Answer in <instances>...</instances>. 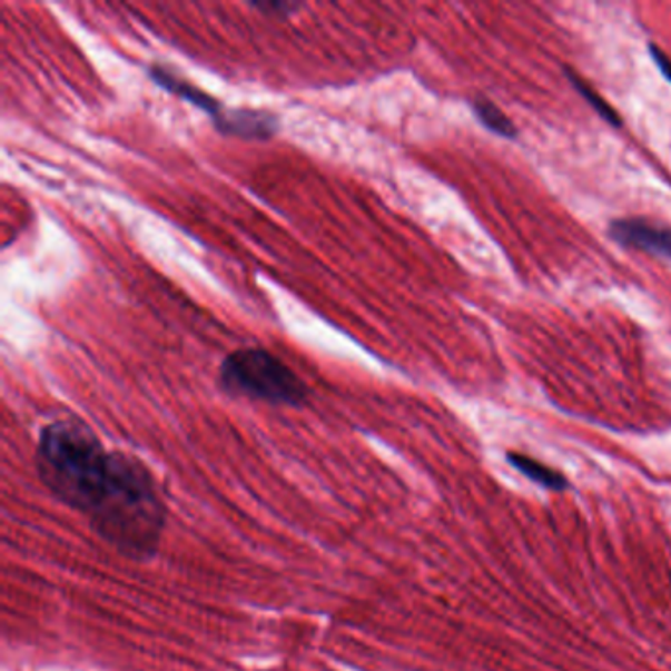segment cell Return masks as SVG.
Masks as SVG:
<instances>
[{"label": "cell", "mask_w": 671, "mask_h": 671, "mask_svg": "<svg viewBox=\"0 0 671 671\" xmlns=\"http://www.w3.org/2000/svg\"><path fill=\"white\" fill-rule=\"evenodd\" d=\"M93 530L122 555L152 557L166 522V506L142 461L115 451L99 499L89 512Z\"/></svg>", "instance_id": "1"}, {"label": "cell", "mask_w": 671, "mask_h": 671, "mask_svg": "<svg viewBox=\"0 0 671 671\" xmlns=\"http://www.w3.org/2000/svg\"><path fill=\"white\" fill-rule=\"evenodd\" d=\"M111 453H107L89 425L60 420L46 425L38 440L36 468L43 485L61 502L91 512L101 494Z\"/></svg>", "instance_id": "2"}, {"label": "cell", "mask_w": 671, "mask_h": 671, "mask_svg": "<svg viewBox=\"0 0 671 671\" xmlns=\"http://www.w3.org/2000/svg\"><path fill=\"white\" fill-rule=\"evenodd\" d=\"M219 386L230 396L278 406H299L307 386L288 365L264 348H238L223 361Z\"/></svg>", "instance_id": "3"}, {"label": "cell", "mask_w": 671, "mask_h": 671, "mask_svg": "<svg viewBox=\"0 0 671 671\" xmlns=\"http://www.w3.org/2000/svg\"><path fill=\"white\" fill-rule=\"evenodd\" d=\"M609 233L619 245L671 258V227H658L642 219H616Z\"/></svg>", "instance_id": "4"}, {"label": "cell", "mask_w": 671, "mask_h": 671, "mask_svg": "<svg viewBox=\"0 0 671 671\" xmlns=\"http://www.w3.org/2000/svg\"><path fill=\"white\" fill-rule=\"evenodd\" d=\"M213 122L223 135L247 140H268L278 132V119L273 112L253 109H223L221 115Z\"/></svg>", "instance_id": "5"}, {"label": "cell", "mask_w": 671, "mask_h": 671, "mask_svg": "<svg viewBox=\"0 0 671 671\" xmlns=\"http://www.w3.org/2000/svg\"><path fill=\"white\" fill-rule=\"evenodd\" d=\"M150 73H152L154 81H156L158 86H162L164 89H168L170 93L178 95L181 99H186V101L196 105L199 109H204L205 112H209L213 120L217 119V117L221 115L223 109H225L221 102L217 101V99H213L211 95L204 93L201 89H197V87L191 86V83H187L186 79H181V77L176 76V73H171L170 69L154 66V68L150 69Z\"/></svg>", "instance_id": "6"}, {"label": "cell", "mask_w": 671, "mask_h": 671, "mask_svg": "<svg viewBox=\"0 0 671 671\" xmlns=\"http://www.w3.org/2000/svg\"><path fill=\"white\" fill-rule=\"evenodd\" d=\"M471 105H473L476 119L481 120L491 132L502 138H509V140L519 137V130L512 125V120L493 101H489L485 97H476Z\"/></svg>", "instance_id": "7"}, {"label": "cell", "mask_w": 671, "mask_h": 671, "mask_svg": "<svg viewBox=\"0 0 671 671\" xmlns=\"http://www.w3.org/2000/svg\"><path fill=\"white\" fill-rule=\"evenodd\" d=\"M509 461L514 467L519 468L520 473H524L532 481L547 486V489H563V486L568 485L565 476L547 467V465H542L540 461L532 460V457L519 455V453H510Z\"/></svg>", "instance_id": "8"}, {"label": "cell", "mask_w": 671, "mask_h": 671, "mask_svg": "<svg viewBox=\"0 0 671 671\" xmlns=\"http://www.w3.org/2000/svg\"><path fill=\"white\" fill-rule=\"evenodd\" d=\"M565 73H568V79H570L571 86L578 89V93L585 99L593 109H595L596 115L601 117V119L606 120V122H611L612 127L621 128L622 119L619 117V112L612 109L609 102L604 101L601 95L596 93L593 87L585 83L581 77L575 73V71H571V69H565Z\"/></svg>", "instance_id": "9"}, {"label": "cell", "mask_w": 671, "mask_h": 671, "mask_svg": "<svg viewBox=\"0 0 671 671\" xmlns=\"http://www.w3.org/2000/svg\"><path fill=\"white\" fill-rule=\"evenodd\" d=\"M650 56H652V60H654V63L655 66H658V69L662 71V76L665 77V79H668V81H670L671 83L670 58H668V56H665V53H663V51L660 50L658 46H655V43H650Z\"/></svg>", "instance_id": "10"}, {"label": "cell", "mask_w": 671, "mask_h": 671, "mask_svg": "<svg viewBox=\"0 0 671 671\" xmlns=\"http://www.w3.org/2000/svg\"><path fill=\"white\" fill-rule=\"evenodd\" d=\"M255 9L263 10V12H266V14H270V12H274V10H278V12H280V17H286L288 12H292V10H298L299 7L298 4H286V2H284V4H282V2H273V4H255Z\"/></svg>", "instance_id": "11"}]
</instances>
